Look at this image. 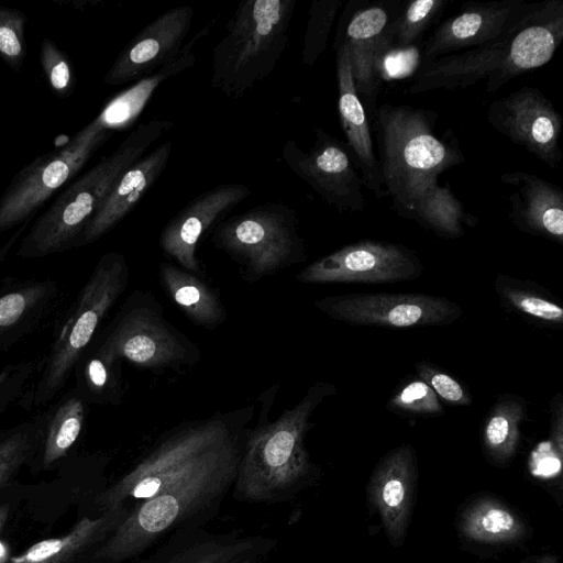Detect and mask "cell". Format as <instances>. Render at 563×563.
I'll return each mask as SVG.
<instances>
[{"instance_id": "1", "label": "cell", "mask_w": 563, "mask_h": 563, "mask_svg": "<svg viewBox=\"0 0 563 563\" xmlns=\"http://www.w3.org/2000/svg\"><path fill=\"white\" fill-rule=\"evenodd\" d=\"M254 420L247 419L195 457L154 496L136 503L92 555V563L135 558L164 536L218 510L233 486Z\"/></svg>"}, {"instance_id": "2", "label": "cell", "mask_w": 563, "mask_h": 563, "mask_svg": "<svg viewBox=\"0 0 563 563\" xmlns=\"http://www.w3.org/2000/svg\"><path fill=\"white\" fill-rule=\"evenodd\" d=\"M338 388L329 382H317L290 409L275 421L268 420L276 391L264 407L246 438L240 459L234 493L249 503H275L289 497L311 477L314 465L306 448L313 427L316 409Z\"/></svg>"}, {"instance_id": "3", "label": "cell", "mask_w": 563, "mask_h": 563, "mask_svg": "<svg viewBox=\"0 0 563 563\" xmlns=\"http://www.w3.org/2000/svg\"><path fill=\"white\" fill-rule=\"evenodd\" d=\"M562 40L563 1L534 3L505 38L421 64L408 92L464 89L481 80H486L487 92H496L515 77L548 64Z\"/></svg>"}, {"instance_id": "4", "label": "cell", "mask_w": 563, "mask_h": 563, "mask_svg": "<svg viewBox=\"0 0 563 563\" xmlns=\"http://www.w3.org/2000/svg\"><path fill=\"white\" fill-rule=\"evenodd\" d=\"M379 168L385 195L405 218L438 185L439 176L461 164L464 155L452 133L435 132L438 114L407 104H383L374 111Z\"/></svg>"}, {"instance_id": "5", "label": "cell", "mask_w": 563, "mask_h": 563, "mask_svg": "<svg viewBox=\"0 0 563 563\" xmlns=\"http://www.w3.org/2000/svg\"><path fill=\"white\" fill-rule=\"evenodd\" d=\"M163 119L139 124L97 165L70 184L35 221L23 239L20 257H42L76 246L86 225L122 174L174 128Z\"/></svg>"}, {"instance_id": "6", "label": "cell", "mask_w": 563, "mask_h": 563, "mask_svg": "<svg viewBox=\"0 0 563 563\" xmlns=\"http://www.w3.org/2000/svg\"><path fill=\"white\" fill-rule=\"evenodd\" d=\"M297 0H244L212 51L211 86L240 98L275 69L289 43Z\"/></svg>"}, {"instance_id": "7", "label": "cell", "mask_w": 563, "mask_h": 563, "mask_svg": "<svg viewBox=\"0 0 563 563\" xmlns=\"http://www.w3.org/2000/svg\"><path fill=\"white\" fill-rule=\"evenodd\" d=\"M254 415L255 405H249L174 427L156 441L134 467L103 490L96 504L103 512L126 506V501L140 503L154 496L189 462Z\"/></svg>"}, {"instance_id": "8", "label": "cell", "mask_w": 563, "mask_h": 563, "mask_svg": "<svg viewBox=\"0 0 563 563\" xmlns=\"http://www.w3.org/2000/svg\"><path fill=\"white\" fill-rule=\"evenodd\" d=\"M211 241L251 282L307 257L297 213L283 202H266L223 219L214 225Z\"/></svg>"}, {"instance_id": "9", "label": "cell", "mask_w": 563, "mask_h": 563, "mask_svg": "<svg viewBox=\"0 0 563 563\" xmlns=\"http://www.w3.org/2000/svg\"><path fill=\"white\" fill-rule=\"evenodd\" d=\"M96 352L110 362L128 361L152 371H181L196 365L201 355L166 319L155 296L143 290L126 298Z\"/></svg>"}, {"instance_id": "10", "label": "cell", "mask_w": 563, "mask_h": 563, "mask_svg": "<svg viewBox=\"0 0 563 563\" xmlns=\"http://www.w3.org/2000/svg\"><path fill=\"white\" fill-rule=\"evenodd\" d=\"M129 279V266L123 254L108 252L100 257L51 349L35 387V405L51 400L65 384L100 322L126 289Z\"/></svg>"}, {"instance_id": "11", "label": "cell", "mask_w": 563, "mask_h": 563, "mask_svg": "<svg viewBox=\"0 0 563 563\" xmlns=\"http://www.w3.org/2000/svg\"><path fill=\"white\" fill-rule=\"evenodd\" d=\"M111 134L95 118L64 146L36 157L21 169L0 198V232L31 217L85 166Z\"/></svg>"}, {"instance_id": "12", "label": "cell", "mask_w": 563, "mask_h": 563, "mask_svg": "<svg viewBox=\"0 0 563 563\" xmlns=\"http://www.w3.org/2000/svg\"><path fill=\"white\" fill-rule=\"evenodd\" d=\"M313 306L347 324L397 329L449 325L463 314L455 301L427 294H344L321 298Z\"/></svg>"}, {"instance_id": "13", "label": "cell", "mask_w": 563, "mask_h": 563, "mask_svg": "<svg viewBox=\"0 0 563 563\" xmlns=\"http://www.w3.org/2000/svg\"><path fill=\"white\" fill-rule=\"evenodd\" d=\"M422 271L412 250L387 241L362 240L318 258L296 277L303 284H386L416 279Z\"/></svg>"}, {"instance_id": "14", "label": "cell", "mask_w": 563, "mask_h": 563, "mask_svg": "<svg viewBox=\"0 0 563 563\" xmlns=\"http://www.w3.org/2000/svg\"><path fill=\"white\" fill-rule=\"evenodd\" d=\"M309 151L288 140L282 156L288 168L340 212L364 210L363 183L349 148L321 129Z\"/></svg>"}, {"instance_id": "15", "label": "cell", "mask_w": 563, "mask_h": 563, "mask_svg": "<svg viewBox=\"0 0 563 563\" xmlns=\"http://www.w3.org/2000/svg\"><path fill=\"white\" fill-rule=\"evenodd\" d=\"M487 120L500 134L551 168L560 166L563 118L538 88L525 86L493 101Z\"/></svg>"}, {"instance_id": "16", "label": "cell", "mask_w": 563, "mask_h": 563, "mask_svg": "<svg viewBox=\"0 0 563 563\" xmlns=\"http://www.w3.org/2000/svg\"><path fill=\"white\" fill-rule=\"evenodd\" d=\"M533 5L523 0L464 3L457 13L442 21L426 41L421 64L505 38Z\"/></svg>"}, {"instance_id": "17", "label": "cell", "mask_w": 563, "mask_h": 563, "mask_svg": "<svg viewBox=\"0 0 563 563\" xmlns=\"http://www.w3.org/2000/svg\"><path fill=\"white\" fill-rule=\"evenodd\" d=\"M191 5L170 8L141 30L118 55L104 82L118 86L139 81L174 59L191 29Z\"/></svg>"}, {"instance_id": "18", "label": "cell", "mask_w": 563, "mask_h": 563, "mask_svg": "<svg viewBox=\"0 0 563 563\" xmlns=\"http://www.w3.org/2000/svg\"><path fill=\"white\" fill-rule=\"evenodd\" d=\"M250 195L245 185L236 183L221 184L200 194L165 224L159 234V247L179 267L200 274L196 254L200 239Z\"/></svg>"}, {"instance_id": "19", "label": "cell", "mask_w": 563, "mask_h": 563, "mask_svg": "<svg viewBox=\"0 0 563 563\" xmlns=\"http://www.w3.org/2000/svg\"><path fill=\"white\" fill-rule=\"evenodd\" d=\"M400 7L377 3L357 10L343 27L339 25L335 42L343 43L349 52L352 74L358 97L372 112L379 89L376 75L380 57L390 47L388 27Z\"/></svg>"}, {"instance_id": "20", "label": "cell", "mask_w": 563, "mask_h": 563, "mask_svg": "<svg viewBox=\"0 0 563 563\" xmlns=\"http://www.w3.org/2000/svg\"><path fill=\"white\" fill-rule=\"evenodd\" d=\"M417 479L415 450L401 444L389 451L373 472L368 493L393 543L406 534Z\"/></svg>"}, {"instance_id": "21", "label": "cell", "mask_w": 563, "mask_h": 563, "mask_svg": "<svg viewBox=\"0 0 563 563\" xmlns=\"http://www.w3.org/2000/svg\"><path fill=\"white\" fill-rule=\"evenodd\" d=\"M338 109L347 148L356 168L361 172L363 186L377 198L385 195L378 159L374 152L372 131L364 104L355 88L346 46L335 42Z\"/></svg>"}, {"instance_id": "22", "label": "cell", "mask_w": 563, "mask_h": 563, "mask_svg": "<svg viewBox=\"0 0 563 563\" xmlns=\"http://www.w3.org/2000/svg\"><path fill=\"white\" fill-rule=\"evenodd\" d=\"M500 181L512 188L509 217L521 231L563 243V192L542 177L526 173L501 174Z\"/></svg>"}, {"instance_id": "23", "label": "cell", "mask_w": 563, "mask_h": 563, "mask_svg": "<svg viewBox=\"0 0 563 563\" xmlns=\"http://www.w3.org/2000/svg\"><path fill=\"white\" fill-rule=\"evenodd\" d=\"M172 152L173 143L166 141L132 164L101 202L76 246L97 241L128 216L164 172Z\"/></svg>"}, {"instance_id": "24", "label": "cell", "mask_w": 563, "mask_h": 563, "mask_svg": "<svg viewBox=\"0 0 563 563\" xmlns=\"http://www.w3.org/2000/svg\"><path fill=\"white\" fill-rule=\"evenodd\" d=\"M130 508L125 505L103 511L97 518H81L65 536L41 540L10 563H66L96 543L106 540L125 519Z\"/></svg>"}, {"instance_id": "25", "label": "cell", "mask_w": 563, "mask_h": 563, "mask_svg": "<svg viewBox=\"0 0 563 563\" xmlns=\"http://www.w3.org/2000/svg\"><path fill=\"white\" fill-rule=\"evenodd\" d=\"M210 27L211 24L196 33L174 59L112 98L96 117L98 123L111 132L131 125L163 81L195 65L194 45L208 34Z\"/></svg>"}, {"instance_id": "26", "label": "cell", "mask_w": 563, "mask_h": 563, "mask_svg": "<svg viewBox=\"0 0 563 563\" xmlns=\"http://www.w3.org/2000/svg\"><path fill=\"white\" fill-rule=\"evenodd\" d=\"M275 544L262 536L206 534L173 547L162 563H263Z\"/></svg>"}, {"instance_id": "27", "label": "cell", "mask_w": 563, "mask_h": 563, "mask_svg": "<svg viewBox=\"0 0 563 563\" xmlns=\"http://www.w3.org/2000/svg\"><path fill=\"white\" fill-rule=\"evenodd\" d=\"M158 275L168 297L191 322L211 330L225 321L219 295L200 277L168 262L159 264Z\"/></svg>"}, {"instance_id": "28", "label": "cell", "mask_w": 563, "mask_h": 563, "mask_svg": "<svg viewBox=\"0 0 563 563\" xmlns=\"http://www.w3.org/2000/svg\"><path fill=\"white\" fill-rule=\"evenodd\" d=\"M527 411L528 402L515 394L499 396L490 407L483 421L482 443L493 461L505 463L514 457Z\"/></svg>"}, {"instance_id": "29", "label": "cell", "mask_w": 563, "mask_h": 563, "mask_svg": "<svg viewBox=\"0 0 563 563\" xmlns=\"http://www.w3.org/2000/svg\"><path fill=\"white\" fill-rule=\"evenodd\" d=\"M462 533L479 543H509L526 534V525L519 516L503 503L484 498L473 503L462 514Z\"/></svg>"}, {"instance_id": "30", "label": "cell", "mask_w": 563, "mask_h": 563, "mask_svg": "<svg viewBox=\"0 0 563 563\" xmlns=\"http://www.w3.org/2000/svg\"><path fill=\"white\" fill-rule=\"evenodd\" d=\"M494 288L501 305L507 309L536 324L562 328V306L536 283L499 274Z\"/></svg>"}, {"instance_id": "31", "label": "cell", "mask_w": 563, "mask_h": 563, "mask_svg": "<svg viewBox=\"0 0 563 563\" xmlns=\"http://www.w3.org/2000/svg\"><path fill=\"white\" fill-rule=\"evenodd\" d=\"M408 219L446 239L461 238L465 225L473 228L478 222L476 217L464 209L449 186L439 184L417 201Z\"/></svg>"}, {"instance_id": "32", "label": "cell", "mask_w": 563, "mask_h": 563, "mask_svg": "<svg viewBox=\"0 0 563 563\" xmlns=\"http://www.w3.org/2000/svg\"><path fill=\"white\" fill-rule=\"evenodd\" d=\"M85 420V405L79 396L65 399L47 420L43 438L44 466L64 457L78 439Z\"/></svg>"}, {"instance_id": "33", "label": "cell", "mask_w": 563, "mask_h": 563, "mask_svg": "<svg viewBox=\"0 0 563 563\" xmlns=\"http://www.w3.org/2000/svg\"><path fill=\"white\" fill-rule=\"evenodd\" d=\"M448 0H415L399 8L388 27L391 48L413 47L431 23L443 12Z\"/></svg>"}, {"instance_id": "34", "label": "cell", "mask_w": 563, "mask_h": 563, "mask_svg": "<svg viewBox=\"0 0 563 563\" xmlns=\"http://www.w3.org/2000/svg\"><path fill=\"white\" fill-rule=\"evenodd\" d=\"M44 430L40 421L25 422L0 441V488L35 453Z\"/></svg>"}, {"instance_id": "35", "label": "cell", "mask_w": 563, "mask_h": 563, "mask_svg": "<svg viewBox=\"0 0 563 563\" xmlns=\"http://www.w3.org/2000/svg\"><path fill=\"white\" fill-rule=\"evenodd\" d=\"M341 4V0H318L311 3L302 43V63L306 66L312 67L327 47Z\"/></svg>"}, {"instance_id": "36", "label": "cell", "mask_w": 563, "mask_h": 563, "mask_svg": "<svg viewBox=\"0 0 563 563\" xmlns=\"http://www.w3.org/2000/svg\"><path fill=\"white\" fill-rule=\"evenodd\" d=\"M49 295L46 283H30L0 296V336L26 321Z\"/></svg>"}, {"instance_id": "37", "label": "cell", "mask_w": 563, "mask_h": 563, "mask_svg": "<svg viewBox=\"0 0 563 563\" xmlns=\"http://www.w3.org/2000/svg\"><path fill=\"white\" fill-rule=\"evenodd\" d=\"M386 406L389 411L415 416H440L444 412L435 393L420 378L401 385Z\"/></svg>"}, {"instance_id": "38", "label": "cell", "mask_w": 563, "mask_h": 563, "mask_svg": "<svg viewBox=\"0 0 563 563\" xmlns=\"http://www.w3.org/2000/svg\"><path fill=\"white\" fill-rule=\"evenodd\" d=\"M120 364L121 362L106 360L97 352L86 362L84 377L95 400L112 404L120 401Z\"/></svg>"}, {"instance_id": "39", "label": "cell", "mask_w": 563, "mask_h": 563, "mask_svg": "<svg viewBox=\"0 0 563 563\" xmlns=\"http://www.w3.org/2000/svg\"><path fill=\"white\" fill-rule=\"evenodd\" d=\"M25 15L13 8L0 5V56L14 70L24 59Z\"/></svg>"}, {"instance_id": "40", "label": "cell", "mask_w": 563, "mask_h": 563, "mask_svg": "<svg viewBox=\"0 0 563 563\" xmlns=\"http://www.w3.org/2000/svg\"><path fill=\"white\" fill-rule=\"evenodd\" d=\"M418 378L423 380L439 399L453 406H470L473 398L468 389L450 373L434 364L420 361L415 364Z\"/></svg>"}, {"instance_id": "41", "label": "cell", "mask_w": 563, "mask_h": 563, "mask_svg": "<svg viewBox=\"0 0 563 563\" xmlns=\"http://www.w3.org/2000/svg\"><path fill=\"white\" fill-rule=\"evenodd\" d=\"M40 59L51 88L62 98L69 96L74 88V71L68 57L57 45L43 40L40 49Z\"/></svg>"}, {"instance_id": "42", "label": "cell", "mask_w": 563, "mask_h": 563, "mask_svg": "<svg viewBox=\"0 0 563 563\" xmlns=\"http://www.w3.org/2000/svg\"><path fill=\"white\" fill-rule=\"evenodd\" d=\"M30 373V365L10 366L0 375V411L15 398Z\"/></svg>"}, {"instance_id": "43", "label": "cell", "mask_w": 563, "mask_h": 563, "mask_svg": "<svg viewBox=\"0 0 563 563\" xmlns=\"http://www.w3.org/2000/svg\"><path fill=\"white\" fill-rule=\"evenodd\" d=\"M551 439L554 449L562 455L563 452V399L558 393L551 401Z\"/></svg>"}, {"instance_id": "44", "label": "cell", "mask_w": 563, "mask_h": 563, "mask_svg": "<svg viewBox=\"0 0 563 563\" xmlns=\"http://www.w3.org/2000/svg\"><path fill=\"white\" fill-rule=\"evenodd\" d=\"M9 517V506L7 504L0 506V532L5 526V522Z\"/></svg>"}, {"instance_id": "45", "label": "cell", "mask_w": 563, "mask_h": 563, "mask_svg": "<svg viewBox=\"0 0 563 563\" xmlns=\"http://www.w3.org/2000/svg\"><path fill=\"white\" fill-rule=\"evenodd\" d=\"M529 563H559V562L556 561V559L554 556L547 555V556L536 559L534 561L529 562Z\"/></svg>"}]
</instances>
